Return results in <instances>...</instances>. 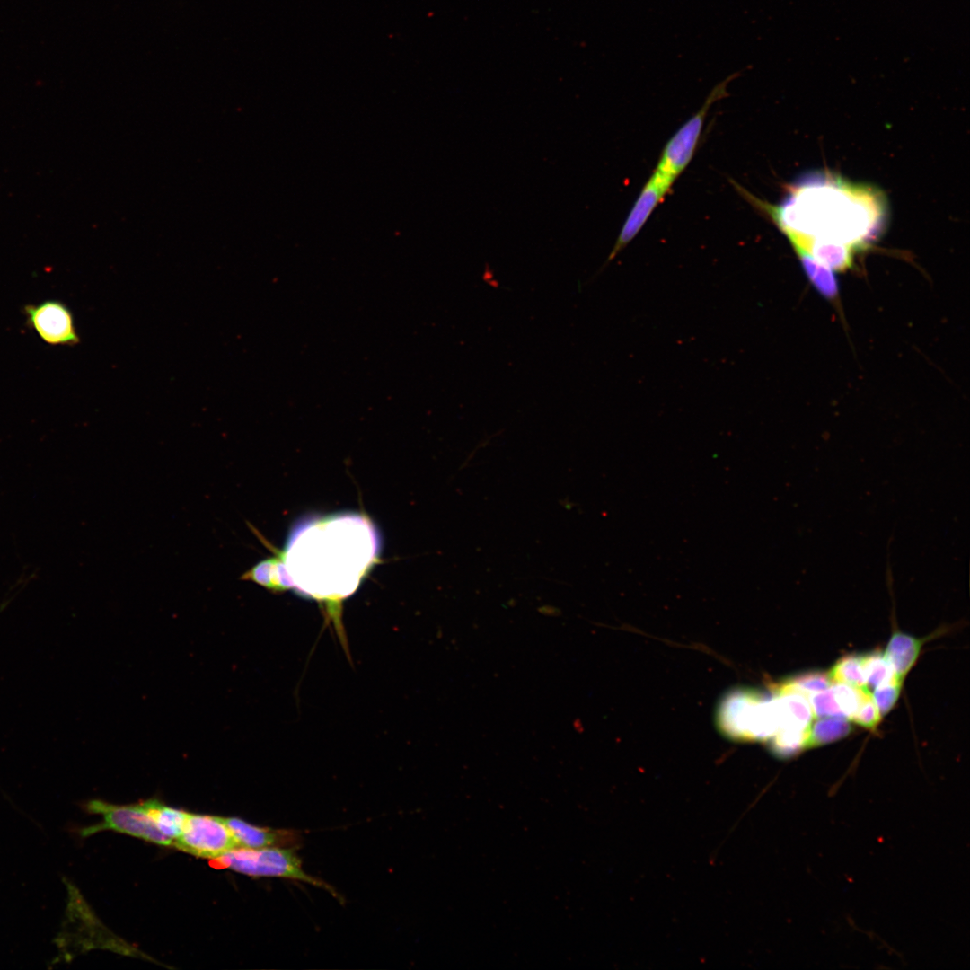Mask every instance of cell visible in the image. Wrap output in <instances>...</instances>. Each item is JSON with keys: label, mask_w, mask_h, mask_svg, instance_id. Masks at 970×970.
<instances>
[{"label": "cell", "mask_w": 970, "mask_h": 970, "mask_svg": "<svg viewBox=\"0 0 970 970\" xmlns=\"http://www.w3.org/2000/svg\"><path fill=\"white\" fill-rule=\"evenodd\" d=\"M278 559L261 561L263 586L295 588L324 602L348 596L378 552L372 524L358 515H337L301 524Z\"/></svg>", "instance_id": "1"}, {"label": "cell", "mask_w": 970, "mask_h": 970, "mask_svg": "<svg viewBox=\"0 0 970 970\" xmlns=\"http://www.w3.org/2000/svg\"><path fill=\"white\" fill-rule=\"evenodd\" d=\"M735 185L789 242L828 240L858 251L875 242L884 227L886 206L882 193L828 172L805 175L778 205L761 200Z\"/></svg>", "instance_id": "2"}, {"label": "cell", "mask_w": 970, "mask_h": 970, "mask_svg": "<svg viewBox=\"0 0 970 970\" xmlns=\"http://www.w3.org/2000/svg\"><path fill=\"white\" fill-rule=\"evenodd\" d=\"M717 726L728 738L739 742H767L778 727L774 698L751 688H737L720 701Z\"/></svg>", "instance_id": "3"}, {"label": "cell", "mask_w": 970, "mask_h": 970, "mask_svg": "<svg viewBox=\"0 0 970 970\" xmlns=\"http://www.w3.org/2000/svg\"><path fill=\"white\" fill-rule=\"evenodd\" d=\"M216 868H226L251 877H283L322 887L338 897L328 884L308 875L294 847L260 849L234 848L211 860Z\"/></svg>", "instance_id": "4"}, {"label": "cell", "mask_w": 970, "mask_h": 970, "mask_svg": "<svg viewBox=\"0 0 970 970\" xmlns=\"http://www.w3.org/2000/svg\"><path fill=\"white\" fill-rule=\"evenodd\" d=\"M738 75H731L712 89L701 108L668 140L655 170L674 181L685 170L695 153L710 106L727 96L728 83Z\"/></svg>", "instance_id": "5"}, {"label": "cell", "mask_w": 970, "mask_h": 970, "mask_svg": "<svg viewBox=\"0 0 970 970\" xmlns=\"http://www.w3.org/2000/svg\"><path fill=\"white\" fill-rule=\"evenodd\" d=\"M86 809L89 813L101 815L103 821L83 828L80 834L84 837L103 830H113L162 846L173 845L172 841L156 828L139 804L114 805L93 799L86 804Z\"/></svg>", "instance_id": "6"}, {"label": "cell", "mask_w": 970, "mask_h": 970, "mask_svg": "<svg viewBox=\"0 0 970 970\" xmlns=\"http://www.w3.org/2000/svg\"><path fill=\"white\" fill-rule=\"evenodd\" d=\"M172 846L210 860L237 848L235 840L222 817L190 813L181 834L173 841Z\"/></svg>", "instance_id": "7"}, {"label": "cell", "mask_w": 970, "mask_h": 970, "mask_svg": "<svg viewBox=\"0 0 970 970\" xmlns=\"http://www.w3.org/2000/svg\"><path fill=\"white\" fill-rule=\"evenodd\" d=\"M27 323L47 344L75 346L80 339L71 310L61 301L48 299L24 307Z\"/></svg>", "instance_id": "8"}, {"label": "cell", "mask_w": 970, "mask_h": 970, "mask_svg": "<svg viewBox=\"0 0 970 970\" xmlns=\"http://www.w3.org/2000/svg\"><path fill=\"white\" fill-rule=\"evenodd\" d=\"M673 183V180L654 170L631 207L604 266L634 239Z\"/></svg>", "instance_id": "9"}, {"label": "cell", "mask_w": 970, "mask_h": 970, "mask_svg": "<svg viewBox=\"0 0 970 970\" xmlns=\"http://www.w3.org/2000/svg\"><path fill=\"white\" fill-rule=\"evenodd\" d=\"M232 833L237 848L294 847L299 836L294 831L251 824L236 817H222Z\"/></svg>", "instance_id": "10"}, {"label": "cell", "mask_w": 970, "mask_h": 970, "mask_svg": "<svg viewBox=\"0 0 970 970\" xmlns=\"http://www.w3.org/2000/svg\"><path fill=\"white\" fill-rule=\"evenodd\" d=\"M791 246L805 249L814 259L832 270L846 271L854 265L857 251L847 244L828 240L789 242Z\"/></svg>", "instance_id": "11"}, {"label": "cell", "mask_w": 970, "mask_h": 970, "mask_svg": "<svg viewBox=\"0 0 970 970\" xmlns=\"http://www.w3.org/2000/svg\"><path fill=\"white\" fill-rule=\"evenodd\" d=\"M924 639L915 638L902 631H895L891 636L883 653L891 665L897 678L904 681L907 673L916 662Z\"/></svg>", "instance_id": "12"}, {"label": "cell", "mask_w": 970, "mask_h": 970, "mask_svg": "<svg viewBox=\"0 0 970 970\" xmlns=\"http://www.w3.org/2000/svg\"><path fill=\"white\" fill-rule=\"evenodd\" d=\"M808 280L817 292L830 301L839 296L838 282L833 270L814 259L805 249L792 246Z\"/></svg>", "instance_id": "13"}, {"label": "cell", "mask_w": 970, "mask_h": 970, "mask_svg": "<svg viewBox=\"0 0 970 970\" xmlns=\"http://www.w3.org/2000/svg\"><path fill=\"white\" fill-rule=\"evenodd\" d=\"M156 828L173 842L182 833L189 813L149 799L139 804Z\"/></svg>", "instance_id": "14"}, {"label": "cell", "mask_w": 970, "mask_h": 970, "mask_svg": "<svg viewBox=\"0 0 970 970\" xmlns=\"http://www.w3.org/2000/svg\"><path fill=\"white\" fill-rule=\"evenodd\" d=\"M851 731L850 720L844 717H821L812 721L806 748L817 747L845 737Z\"/></svg>", "instance_id": "15"}, {"label": "cell", "mask_w": 970, "mask_h": 970, "mask_svg": "<svg viewBox=\"0 0 970 970\" xmlns=\"http://www.w3.org/2000/svg\"><path fill=\"white\" fill-rule=\"evenodd\" d=\"M828 674L833 683H842L860 688L866 687L862 655L842 657L833 665Z\"/></svg>", "instance_id": "16"}, {"label": "cell", "mask_w": 970, "mask_h": 970, "mask_svg": "<svg viewBox=\"0 0 970 970\" xmlns=\"http://www.w3.org/2000/svg\"><path fill=\"white\" fill-rule=\"evenodd\" d=\"M862 665L868 689L896 677L891 665L883 654L878 652L862 655Z\"/></svg>", "instance_id": "17"}, {"label": "cell", "mask_w": 970, "mask_h": 970, "mask_svg": "<svg viewBox=\"0 0 970 970\" xmlns=\"http://www.w3.org/2000/svg\"><path fill=\"white\" fill-rule=\"evenodd\" d=\"M780 684L789 690L798 692L807 696L809 693L829 688L833 684V682L828 672L816 671L789 678L780 683Z\"/></svg>", "instance_id": "18"}, {"label": "cell", "mask_w": 970, "mask_h": 970, "mask_svg": "<svg viewBox=\"0 0 970 970\" xmlns=\"http://www.w3.org/2000/svg\"><path fill=\"white\" fill-rule=\"evenodd\" d=\"M831 686L824 691L809 693L806 696L810 703L814 717H844L835 701Z\"/></svg>", "instance_id": "19"}, {"label": "cell", "mask_w": 970, "mask_h": 970, "mask_svg": "<svg viewBox=\"0 0 970 970\" xmlns=\"http://www.w3.org/2000/svg\"><path fill=\"white\" fill-rule=\"evenodd\" d=\"M903 682L897 677H894L890 681L874 688L871 696L882 717L888 713L896 703Z\"/></svg>", "instance_id": "20"}, {"label": "cell", "mask_w": 970, "mask_h": 970, "mask_svg": "<svg viewBox=\"0 0 970 970\" xmlns=\"http://www.w3.org/2000/svg\"><path fill=\"white\" fill-rule=\"evenodd\" d=\"M881 714L871 696L868 692L863 697L856 712L850 720L868 729H875L881 720Z\"/></svg>", "instance_id": "21"}]
</instances>
